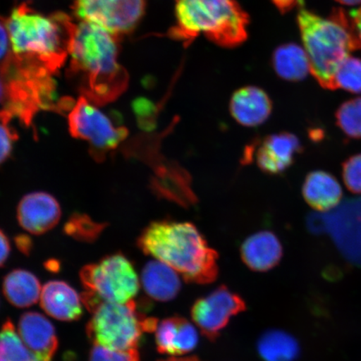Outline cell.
Returning <instances> with one entry per match:
<instances>
[{
  "mask_svg": "<svg viewBox=\"0 0 361 361\" xmlns=\"http://www.w3.org/2000/svg\"><path fill=\"white\" fill-rule=\"evenodd\" d=\"M347 25L352 35L355 40L357 47L361 49V7L357 10L352 11L349 16H346Z\"/></svg>",
  "mask_w": 361,
  "mask_h": 361,
  "instance_id": "cell-33",
  "label": "cell"
},
{
  "mask_svg": "<svg viewBox=\"0 0 361 361\" xmlns=\"http://www.w3.org/2000/svg\"><path fill=\"white\" fill-rule=\"evenodd\" d=\"M4 87V108L13 118L27 126L40 111L61 113L71 111L75 102L65 97L58 101L54 74L47 68L23 59L11 51L0 63Z\"/></svg>",
  "mask_w": 361,
  "mask_h": 361,
  "instance_id": "cell-4",
  "label": "cell"
},
{
  "mask_svg": "<svg viewBox=\"0 0 361 361\" xmlns=\"http://www.w3.org/2000/svg\"><path fill=\"white\" fill-rule=\"evenodd\" d=\"M11 243L8 241L6 233L0 229V267L6 264L8 256L11 255Z\"/></svg>",
  "mask_w": 361,
  "mask_h": 361,
  "instance_id": "cell-35",
  "label": "cell"
},
{
  "mask_svg": "<svg viewBox=\"0 0 361 361\" xmlns=\"http://www.w3.org/2000/svg\"><path fill=\"white\" fill-rule=\"evenodd\" d=\"M159 361H202L200 358H197V356H188V357H171L169 359H166L164 360Z\"/></svg>",
  "mask_w": 361,
  "mask_h": 361,
  "instance_id": "cell-38",
  "label": "cell"
},
{
  "mask_svg": "<svg viewBox=\"0 0 361 361\" xmlns=\"http://www.w3.org/2000/svg\"><path fill=\"white\" fill-rule=\"evenodd\" d=\"M141 281L147 295L159 302L174 300L182 288L178 272L158 260L144 266Z\"/></svg>",
  "mask_w": 361,
  "mask_h": 361,
  "instance_id": "cell-19",
  "label": "cell"
},
{
  "mask_svg": "<svg viewBox=\"0 0 361 361\" xmlns=\"http://www.w3.org/2000/svg\"><path fill=\"white\" fill-rule=\"evenodd\" d=\"M310 73L322 87L335 90L338 66L358 49L342 11L324 18L302 8L297 17Z\"/></svg>",
  "mask_w": 361,
  "mask_h": 361,
  "instance_id": "cell-6",
  "label": "cell"
},
{
  "mask_svg": "<svg viewBox=\"0 0 361 361\" xmlns=\"http://www.w3.org/2000/svg\"><path fill=\"white\" fill-rule=\"evenodd\" d=\"M343 178L350 191L361 193V154L353 156L345 162Z\"/></svg>",
  "mask_w": 361,
  "mask_h": 361,
  "instance_id": "cell-32",
  "label": "cell"
},
{
  "mask_svg": "<svg viewBox=\"0 0 361 361\" xmlns=\"http://www.w3.org/2000/svg\"><path fill=\"white\" fill-rule=\"evenodd\" d=\"M147 0H73L80 21L88 22L121 37L137 28L145 15Z\"/></svg>",
  "mask_w": 361,
  "mask_h": 361,
  "instance_id": "cell-10",
  "label": "cell"
},
{
  "mask_svg": "<svg viewBox=\"0 0 361 361\" xmlns=\"http://www.w3.org/2000/svg\"><path fill=\"white\" fill-rule=\"evenodd\" d=\"M68 126L72 137L89 143L90 155L98 161L105 160L107 153L118 147L128 135V128L113 123L81 96L68 114Z\"/></svg>",
  "mask_w": 361,
  "mask_h": 361,
  "instance_id": "cell-9",
  "label": "cell"
},
{
  "mask_svg": "<svg viewBox=\"0 0 361 361\" xmlns=\"http://www.w3.org/2000/svg\"><path fill=\"white\" fill-rule=\"evenodd\" d=\"M336 88L361 93V60L350 56L338 66L335 78Z\"/></svg>",
  "mask_w": 361,
  "mask_h": 361,
  "instance_id": "cell-28",
  "label": "cell"
},
{
  "mask_svg": "<svg viewBox=\"0 0 361 361\" xmlns=\"http://www.w3.org/2000/svg\"><path fill=\"white\" fill-rule=\"evenodd\" d=\"M133 111L140 128L146 130L154 129L157 116L154 104L147 99L139 98L133 102Z\"/></svg>",
  "mask_w": 361,
  "mask_h": 361,
  "instance_id": "cell-30",
  "label": "cell"
},
{
  "mask_svg": "<svg viewBox=\"0 0 361 361\" xmlns=\"http://www.w3.org/2000/svg\"><path fill=\"white\" fill-rule=\"evenodd\" d=\"M272 63L276 74L286 80L299 81L310 73L305 49L296 44H283L275 49Z\"/></svg>",
  "mask_w": 361,
  "mask_h": 361,
  "instance_id": "cell-22",
  "label": "cell"
},
{
  "mask_svg": "<svg viewBox=\"0 0 361 361\" xmlns=\"http://www.w3.org/2000/svg\"><path fill=\"white\" fill-rule=\"evenodd\" d=\"M0 361H39L22 341L11 320L0 331Z\"/></svg>",
  "mask_w": 361,
  "mask_h": 361,
  "instance_id": "cell-25",
  "label": "cell"
},
{
  "mask_svg": "<svg viewBox=\"0 0 361 361\" xmlns=\"http://www.w3.org/2000/svg\"><path fill=\"white\" fill-rule=\"evenodd\" d=\"M255 146L257 165L263 173L273 176L290 168L302 149L299 138L290 133L269 135Z\"/></svg>",
  "mask_w": 361,
  "mask_h": 361,
  "instance_id": "cell-13",
  "label": "cell"
},
{
  "mask_svg": "<svg viewBox=\"0 0 361 361\" xmlns=\"http://www.w3.org/2000/svg\"><path fill=\"white\" fill-rule=\"evenodd\" d=\"M241 259L255 272H268L281 263L283 247L276 234L260 231L245 239L240 247Z\"/></svg>",
  "mask_w": 361,
  "mask_h": 361,
  "instance_id": "cell-17",
  "label": "cell"
},
{
  "mask_svg": "<svg viewBox=\"0 0 361 361\" xmlns=\"http://www.w3.org/2000/svg\"><path fill=\"white\" fill-rule=\"evenodd\" d=\"M87 326L94 345L111 350L137 349L143 333L154 332L158 322L139 312L135 301L126 304L103 303L92 312Z\"/></svg>",
  "mask_w": 361,
  "mask_h": 361,
  "instance_id": "cell-8",
  "label": "cell"
},
{
  "mask_svg": "<svg viewBox=\"0 0 361 361\" xmlns=\"http://www.w3.org/2000/svg\"><path fill=\"white\" fill-rule=\"evenodd\" d=\"M11 47L10 38L6 26L4 23L0 20V61H3L6 57L8 53V49Z\"/></svg>",
  "mask_w": 361,
  "mask_h": 361,
  "instance_id": "cell-34",
  "label": "cell"
},
{
  "mask_svg": "<svg viewBox=\"0 0 361 361\" xmlns=\"http://www.w3.org/2000/svg\"><path fill=\"white\" fill-rule=\"evenodd\" d=\"M257 350L264 361H295L300 355L295 338L281 329H269L257 343Z\"/></svg>",
  "mask_w": 361,
  "mask_h": 361,
  "instance_id": "cell-23",
  "label": "cell"
},
{
  "mask_svg": "<svg viewBox=\"0 0 361 361\" xmlns=\"http://www.w3.org/2000/svg\"><path fill=\"white\" fill-rule=\"evenodd\" d=\"M17 332L36 359L52 361L58 349V338L55 327L44 315L37 312L23 314Z\"/></svg>",
  "mask_w": 361,
  "mask_h": 361,
  "instance_id": "cell-14",
  "label": "cell"
},
{
  "mask_svg": "<svg viewBox=\"0 0 361 361\" xmlns=\"http://www.w3.org/2000/svg\"><path fill=\"white\" fill-rule=\"evenodd\" d=\"M120 39L90 23L75 24L66 73L81 97L94 105L116 101L128 87V71L118 62Z\"/></svg>",
  "mask_w": 361,
  "mask_h": 361,
  "instance_id": "cell-1",
  "label": "cell"
},
{
  "mask_svg": "<svg viewBox=\"0 0 361 361\" xmlns=\"http://www.w3.org/2000/svg\"><path fill=\"white\" fill-rule=\"evenodd\" d=\"M153 187L161 196L179 203L192 202L193 194L188 185V175L182 169L168 166L158 171Z\"/></svg>",
  "mask_w": 361,
  "mask_h": 361,
  "instance_id": "cell-24",
  "label": "cell"
},
{
  "mask_svg": "<svg viewBox=\"0 0 361 361\" xmlns=\"http://www.w3.org/2000/svg\"><path fill=\"white\" fill-rule=\"evenodd\" d=\"M17 245L20 247V250L22 252H27V254H29L31 246V241L30 239L28 237L25 236H20L18 238L17 240Z\"/></svg>",
  "mask_w": 361,
  "mask_h": 361,
  "instance_id": "cell-37",
  "label": "cell"
},
{
  "mask_svg": "<svg viewBox=\"0 0 361 361\" xmlns=\"http://www.w3.org/2000/svg\"><path fill=\"white\" fill-rule=\"evenodd\" d=\"M4 101V87H3L1 78H0V111L3 110Z\"/></svg>",
  "mask_w": 361,
  "mask_h": 361,
  "instance_id": "cell-40",
  "label": "cell"
},
{
  "mask_svg": "<svg viewBox=\"0 0 361 361\" xmlns=\"http://www.w3.org/2000/svg\"><path fill=\"white\" fill-rule=\"evenodd\" d=\"M336 120L348 137L361 138V97L343 103L336 112Z\"/></svg>",
  "mask_w": 361,
  "mask_h": 361,
  "instance_id": "cell-27",
  "label": "cell"
},
{
  "mask_svg": "<svg viewBox=\"0 0 361 361\" xmlns=\"http://www.w3.org/2000/svg\"><path fill=\"white\" fill-rule=\"evenodd\" d=\"M60 203L51 194L35 192L25 195L17 209V219L25 231L40 235L55 228L60 221Z\"/></svg>",
  "mask_w": 361,
  "mask_h": 361,
  "instance_id": "cell-12",
  "label": "cell"
},
{
  "mask_svg": "<svg viewBox=\"0 0 361 361\" xmlns=\"http://www.w3.org/2000/svg\"><path fill=\"white\" fill-rule=\"evenodd\" d=\"M0 20L7 30L11 53L16 57L37 63L54 75L65 65L75 26L66 13L45 16L23 3Z\"/></svg>",
  "mask_w": 361,
  "mask_h": 361,
  "instance_id": "cell-3",
  "label": "cell"
},
{
  "mask_svg": "<svg viewBox=\"0 0 361 361\" xmlns=\"http://www.w3.org/2000/svg\"><path fill=\"white\" fill-rule=\"evenodd\" d=\"M42 290L39 279L29 271L13 270L4 279V295L17 308H27L35 304Z\"/></svg>",
  "mask_w": 361,
  "mask_h": 361,
  "instance_id": "cell-21",
  "label": "cell"
},
{
  "mask_svg": "<svg viewBox=\"0 0 361 361\" xmlns=\"http://www.w3.org/2000/svg\"><path fill=\"white\" fill-rule=\"evenodd\" d=\"M155 332L157 349L161 354L186 355L195 349L200 341L196 327L180 316L161 320Z\"/></svg>",
  "mask_w": 361,
  "mask_h": 361,
  "instance_id": "cell-16",
  "label": "cell"
},
{
  "mask_svg": "<svg viewBox=\"0 0 361 361\" xmlns=\"http://www.w3.org/2000/svg\"><path fill=\"white\" fill-rule=\"evenodd\" d=\"M302 0H272L274 6L282 13H286L293 8L300 6Z\"/></svg>",
  "mask_w": 361,
  "mask_h": 361,
  "instance_id": "cell-36",
  "label": "cell"
},
{
  "mask_svg": "<svg viewBox=\"0 0 361 361\" xmlns=\"http://www.w3.org/2000/svg\"><path fill=\"white\" fill-rule=\"evenodd\" d=\"M343 6H354L361 4V0H336Z\"/></svg>",
  "mask_w": 361,
  "mask_h": 361,
  "instance_id": "cell-39",
  "label": "cell"
},
{
  "mask_svg": "<svg viewBox=\"0 0 361 361\" xmlns=\"http://www.w3.org/2000/svg\"><path fill=\"white\" fill-rule=\"evenodd\" d=\"M137 246L144 254L173 269L188 283L207 284L218 278V252L190 222L154 221L142 230Z\"/></svg>",
  "mask_w": 361,
  "mask_h": 361,
  "instance_id": "cell-2",
  "label": "cell"
},
{
  "mask_svg": "<svg viewBox=\"0 0 361 361\" xmlns=\"http://www.w3.org/2000/svg\"><path fill=\"white\" fill-rule=\"evenodd\" d=\"M272 101L263 89L245 87L236 90L229 102L233 118L246 128H255L269 118Z\"/></svg>",
  "mask_w": 361,
  "mask_h": 361,
  "instance_id": "cell-15",
  "label": "cell"
},
{
  "mask_svg": "<svg viewBox=\"0 0 361 361\" xmlns=\"http://www.w3.org/2000/svg\"><path fill=\"white\" fill-rule=\"evenodd\" d=\"M85 291L81 300L90 312L103 303L126 304L137 295L140 283L134 266L126 257L117 254L106 256L98 263L80 270Z\"/></svg>",
  "mask_w": 361,
  "mask_h": 361,
  "instance_id": "cell-7",
  "label": "cell"
},
{
  "mask_svg": "<svg viewBox=\"0 0 361 361\" xmlns=\"http://www.w3.org/2000/svg\"><path fill=\"white\" fill-rule=\"evenodd\" d=\"M89 361H140V355L137 349L120 351L94 345Z\"/></svg>",
  "mask_w": 361,
  "mask_h": 361,
  "instance_id": "cell-31",
  "label": "cell"
},
{
  "mask_svg": "<svg viewBox=\"0 0 361 361\" xmlns=\"http://www.w3.org/2000/svg\"><path fill=\"white\" fill-rule=\"evenodd\" d=\"M13 117L6 111H0V165L11 157L13 142L18 140V134L11 125Z\"/></svg>",
  "mask_w": 361,
  "mask_h": 361,
  "instance_id": "cell-29",
  "label": "cell"
},
{
  "mask_svg": "<svg viewBox=\"0 0 361 361\" xmlns=\"http://www.w3.org/2000/svg\"><path fill=\"white\" fill-rule=\"evenodd\" d=\"M246 310L241 296L224 286L216 288L193 304L191 316L201 333L210 341H215L233 316Z\"/></svg>",
  "mask_w": 361,
  "mask_h": 361,
  "instance_id": "cell-11",
  "label": "cell"
},
{
  "mask_svg": "<svg viewBox=\"0 0 361 361\" xmlns=\"http://www.w3.org/2000/svg\"><path fill=\"white\" fill-rule=\"evenodd\" d=\"M82 300L73 288L63 281L44 284L40 305L44 312L61 322H75L83 314Z\"/></svg>",
  "mask_w": 361,
  "mask_h": 361,
  "instance_id": "cell-18",
  "label": "cell"
},
{
  "mask_svg": "<svg viewBox=\"0 0 361 361\" xmlns=\"http://www.w3.org/2000/svg\"><path fill=\"white\" fill-rule=\"evenodd\" d=\"M302 192L306 202L319 211L333 209L342 197L341 184L331 174L323 171H314L307 176Z\"/></svg>",
  "mask_w": 361,
  "mask_h": 361,
  "instance_id": "cell-20",
  "label": "cell"
},
{
  "mask_svg": "<svg viewBox=\"0 0 361 361\" xmlns=\"http://www.w3.org/2000/svg\"><path fill=\"white\" fill-rule=\"evenodd\" d=\"M106 224L94 222L88 215L74 214L65 225V232L68 235L82 242L97 240Z\"/></svg>",
  "mask_w": 361,
  "mask_h": 361,
  "instance_id": "cell-26",
  "label": "cell"
},
{
  "mask_svg": "<svg viewBox=\"0 0 361 361\" xmlns=\"http://www.w3.org/2000/svg\"><path fill=\"white\" fill-rule=\"evenodd\" d=\"M176 23L168 36L192 43L198 36L222 47H235L247 38V13L235 0H176Z\"/></svg>",
  "mask_w": 361,
  "mask_h": 361,
  "instance_id": "cell-5",
  "label": "cell"
}]
</instances>
